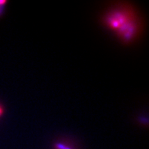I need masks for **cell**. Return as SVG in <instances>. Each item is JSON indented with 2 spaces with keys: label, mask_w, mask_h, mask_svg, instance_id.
Masks as SVG:
<instances>
[{
  "label": "cell",
  "mask_w": 149,
  "mask_h": 149,
  "mask_svg": "<svg viewBox=\"0 0 149 149\" xmlns=\"http://www.w3.org/2000/svg\"><path fill=\"white\" fill-rule=\"evenodd\" d=\"M6 1H3V0H0V16L3 13V9H4V6L6 3Z\"/></svg>",
  "instance_id": "cell-2"
},
{
  "label": "cell",
  "mask_w": 149,
  "mask_h": 149,
  "mask_svg": "<svg viewBox=\"0 0 149 149\" xmlns=\"http://www.w3.org/2000/svg\"><path fill=\"white\" fill-rule=\"evenodd\" d=\"M100 22L125 45L137 42L144 30L143 20L138 10L125 1L109 6L100 17Z\"/></svg>",
  "instance_id": "cell-1"
},
{
  "label": "cell",
  "mask_w": 149,
  "mask_h": 149,
  "mask_svg": "<svg viewBox=\"0 0 149 149\" xmlns=\"http://www.w3.org/2000/svg\"><path fill=\"white\" fill-rule=\"evenodd\" d=\"M3 111H4V110H3V108L2 107V106H1V104H0V117H1V115H3Z\"/></svg>",
  "instance_id": "cell-3"
}]
</instances>
